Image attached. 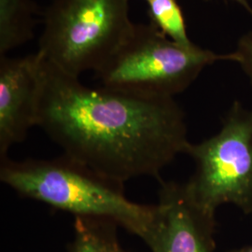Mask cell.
I'll return each instance as SVG.
<instances>
[{
    "label": "cell",
    "instance_id": "1",
    "mask_svg": "<svg viewBox=\"0 0 252 252\" xmlns=\"http://www.w3.org/2000/svg\"><path fill=\"white\" fill-rule=\"evenodd\" d=\"M38 55L36 126L63 154L125 183L160 180L162 169L186 153L185 114L174 97L90 88Z\"/></svg>",
    "mask_w": 252,
    "mask_h": 252
},
{
    "label": "cell",
    "instance_id": "2",
    "mask_svg": "<svg viewBox=\"0 0 252 252\" xmlns=\"http://www.w3.org/2000/svg\"><path fill=\"white\" fill-rule=\"evenodd\" d=\"M0 180L18 194L81 218L110 220L143 241L155 205L127 198L123 182L63 154L49 160H1Z\"/></svg>",
    "mask_w": 252,
    "mask_h": 252
},
{
    "label": "cell",
    "instance_id": "3",
    "mask_svg": "<svg viewBox=\"0 0 252 252\" xmlns=\"http://www.w3.org/2000/svg\"><path fill=\"white\" fill-rule=\"evenodd\" d=\"M129 0H54L44 14L37 53L79 78L100 69L130 35L135 24Z\"/></svg>",
    "mask_w": 252,
    "mask_h": 252
},
{
    "label": "cell",
    "instance_id": "4",
    "mask_svg": "<svg viewBox=\"0 0 252 252\" xmlns=\"http://www.w3.org/2000/svg\"><path fill=\"white\" fill-rule=\"evenodd\" d=\"M229 54L197 45L184 47L152 25H135L125 42L96 71L102 86L145 96L174 97L186 90L205 67Z\"/></svg>",
    "mask_w": 252,
    "mask_h": 252
},
{
    "label": "cell",
    "instance_id": "5",
    "mask_svg": "<svg viewBox=\"0 0 252 252\" xmlns=\"http://www.w3.org/2000/svg\"><path fill=\"white\" fill-rule=\"evenodd\" d=\"M216 135L189 143L195 172L186 182L193 198L210 211L234 204L252 214V109L234 101Z\"/></svg>",
    "mask_w": 252,
    "mask_h": 252
},
{
    "label": "cell",
    "instance_id": "6",
    "mask_svg": "<svg viewBox=\"0 0 252 252\" xmlns=\"http://www.w3.org/2000/svg\"><path fill=\"white\" fill-rule=\"evenodd\" d=\"M161 182L145 243L152 252H215L216 212L199 205L186 183Z\"/></svg>",
    "mask_w": 252,
    "mask_h": 252
},
{
    "label": "cell",
    "instance_id": "7",
    "mask_svg": "<svg viewBox=\"0 0 252 252\" xmlns=\"http://www.w3.org/2000/svg\"><path fill=\"white\" fill-rule=\"evenodd\" d=\"M39 55L0 57V160L36 126Z\"/></svg>",
    "mask_w": 252,
    "mask_h": 252
},
{
    "label": "cell",
    "instance_id": "8",
    "mask_svg": "<svg viewBox=\"0 0 252 252\" xmlns=\"http://www.w3.org/2000/svg\"><path fill=\"white\" fill-rule=\"evenodd\" d=\"M36 11L34 0H0V57L33 37Z\"/></svg>",
    "mask_w": 252,
    "mask_h": 252
},
{
    "label": "cell",
    "instance_id": "9",
    "mask_svg": "<svg viewBox=\"0 0 252 252\" xmlns=\"http://www.w3.org/2000/svg\"><path fill=\"white\" fill-rule=\"evenodd\" d=\"M118 226L110 220L76 217L68 252H128L119 241Z\"/></svg>",
    "mask_w": 252,
    "mask_h": 252
},
{
    "label": "cell",
    "instance_id": "10",
    "mask_svg": "<svg viewBox=\"0 0 252 252\" xmlns=\"http://www.w3.org/2000/svg\"><path fill=\"white\" fill-rule=\"evenodd\" d=\"M147 4L151 24L163 35L184 47L195 45L187 34L185 19L178 0H152Z\"/></svg>",
    "mask_w": 252,
    "mask_h": 252
},
{
    "label": "cell",
    "instance_id": "11",
    "mask_svg": "<svg viewBox=\"0 0 252 252\" xmlns=\"http://www.w3.org/2000/svg\"><path fill=\"white\" fill-rule=\"evenodd\" d=\"M229 58L230 61L239 63L252 84V32L239 38L235 51L229 54Z\"/></svg>",
    "mask_w": 252,
    "mask_h": 252
},
{
    "label": "cell",
    "instance_id": "12",
    "mask_svg": "<svg viewBox=\"0 0 252 252\" xmlns=\"http://www.w3.org/2000/svg\"><path fill=\"white\" fill-rule=\"evenodd\" d=\"M227 1H233L234 3H237L246 10H248L252 15V7L251 6V4L248 2V0H227Z\"/></svg>",
    "mask_w": 252,
    "mask_h": 252
},
{
    "label": "cell",
    "instance_id": "13",
    "mask_svg": "<svg viewBox=\"0 0 252 252\" xmlns=\"http://www.w3.org/2000/svg\"><path fill=\"white\" fill-rule=\"evenodd\" d=\"M228 252H252V246H247L243 247L241 249H237V250H233Z\"/></svg>",
    "mask_w": 252,
    "mask_h": 252
},
{
    "label": "cell",
    "instance_id": "14",
    "mask_svg": "<svg viewBox=\"0 0 252 252\" xmlns=\"http://www.w3.org/2000/svg\"><path fill=\"white\" fill-rule=\"evenodd\" d=\"M145 1L148 3V2H150V1H152V0H145Z\"/></svg>",
    "mask_w": 252,
    "mask_h": 252
}]
</instances>
